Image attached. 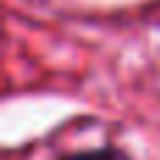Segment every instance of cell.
I'll return each instance as SVG.
<instances>
[{
	"label": "cell",
	"instance_id": "1",
	"mask_svg": "<svg viewBox=\"0 0 160 160\" xmlns=\"http://www.w3.org/2000/svg\"><path fill=\"white\" fill-rule=\"evenodd\" d=\"M62 160H129L121 149L115 146H98V149H82V152H73Z\"/></svg>",
	"mask_w": 160,
	"mask_h": 160
}]
</instances>
